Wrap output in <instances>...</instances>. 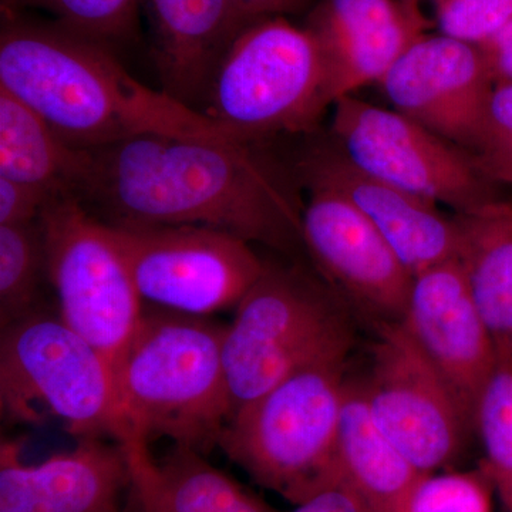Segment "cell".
<instances>
[{
	"label": "cell",
	"instance_id": "cell-21",
	"mask_svg": "<svg viewBox=\"0 0 512 512\" xmlns=\"http://www.w3.org/2000/svg\"><path fill=\"white\" fill-rule=\"evenodd\" d=\"M454 217L461 232L458 261L471 298L498 360L512 362V204L495 201Z\"/></svg>",
	"mask_w": 512,
	"mask_h": 512
},
{
	"label": "cell",
	"instance_id": "cell-22",
	"mask_svg": "<svg viewBox=\"0 0 512 512\" xmlns=\"http://www.w3.org/2000/svg\"><path fill=\"white\" fill-rule=\"evenodd\" d=\"M89 150L67 143L32 107L0 87V177L77 197Z\"/></svg>",
	"mask_w": 512,
	"mask_h": 512
},
{
	"label": "cell",
	"instance_id": "cell-32",
	"mask_svg": "<svg viewBox=\"0 0 512 512\" xmlns=\"http://www.w3.org/2000/svg\"><path fill=\"white\" fill-rule=\"evenodd\" d=\"M292 512H360L355 501L343 491H326L306 501V503L296 505Z\"/></svg>",
	"mask_w": 512,
	"mask_h": 512
},
{
	"label": "cell",
	"instance_id": "cell-17",
	"mask_svg": "<svg viewBox=\"0 0 512 512\" xmlns=\"http://www.w3.org/2000/svg\"><path fill=\"white\" fill-rule=\"evenodd\" d=\"M303 26L318 43L330 110L360 87L379 83L427 29L396 0H316Z\"/></svg>",
	"mask_w": 512,
	"mask_h": 512
},
{
	"label": "cell",
	"instance_id": "cell-13",
	"mask_svg": "<svg viewBox=\"0 0 512 512\" xmlns=\"http://www.w3.org/2000/svg\"><path fill=\"white\" fill-rule=\"evenodd\" d=\"M306 254L349 308L372 322H402L413 275L362 212L336 192L302 188Z\"/></svg>",
	"mask_w": 512,
	"mask_h": 512
},
{
	"label": "cell",
	"instance_id": "cell-28",
	"mask_svg": "<svg viewBox=\"0 0 512 512\" xmlns=\"http://www.w3.org/2000/svg\"><path fill=\"white\" fill-rule=\"evenodd\" d=\"M470 154L488 180L512 185V82L494 84Z\"/></svg>",
	"mask_w": 512,
	"mask_h": 512
},
{
	"label": "cell",
	"instance_id": "cell-2",
	"mask_svg": "<svg viewBox=\"0 0 512 512\" xmlns=\"http://www.w3.org/2000/svg\"><path fill=\"white\" fill-rule=\"evenodd\" d=\"M0 87L83 150L143 134L242 141L201 111L138 82L111 47L28 12L2 10Z\"/></svg>",
	"mask_w": 512,
	"mask_h": 512
},
{
	"label": "cell",
	"instance_id": "cell-10",
	"mask_svg": "<svg viewBox=\"0 0 512 512\" xmlns=\"http://www.w3.org/2000/svg\"><path fill=\"white\" fill-rule=\"evenodd\" d=\"M326 131L357 167L421 200L456 214L500 201L468 151L399 111L346 96L333 104Z\"/></svg>",
	"mask_w": 512,
	"mask_h": 512
},
{
	"label": "cell",
	"instance_id": "cell-8",
	"mask_svg": "<svg viewBox=\"0 0 512 512\" xmlns=\"http://www.w3.org/2000/svg\"><path fill=\"white\" fill-rule=\"evenodd\" d=\"M47 281L60 318L116 367L144 303L106 222L73 194L50 200L39 218Z\"/></svg>",
	"mask_w": 512,
	"mask_h": 512
},
{
	"label": "cell",
	"instance_id": "cell-7",
	"mask_svg": "<svg viewBox=\"0 0 512 512\" xmlns=\"http://www.w3.org/2000/svg\"><path fill=\"white\" fill-rule=\"evenodd\" d=\"M330 110L318 43L284 16L254 20L224 56L201 113L247 143L320 130Z\"/></svg>",
	"mask_w": 512,
	"mask_h": 512
},
{
	"label": "cell",
	"instance_id": "cell-5",
	"mask_svg": "<svg viewBox=\"0 0 512 512\" xmlns=\"http://www.w3.org/2000/svg\"><path fill=\"white\" fill-rule=\"evenodd\" d=\"M0 410L5 423L131 444L109 360L50 306L0 332Z\"/></svg>",
	"mask_w": 512,
	"mask_h": 512
},
{
	"label": "cell",
	"instance_id": "cell-27",
	"mask_svg": "<svg viewBox=\"0 0 512 512\" xmlns=\"http://www.w3.org/2000/svg\"><path fill=\"white\" fill-rule=\"evenodd\" d=\"M416 13L430 3L440 35L480 45L512 20V0H403Z\"/></svg>",
	"mask_w": 512,
	"mask_h": 512
},
{
	"label": "cell",
	"instance_id": "cell-3",
	"mask_svg": "<svg viewBox=\"0 0 512 512\" xmlns=\"http://www.w3.org/2000/svg\"><path fill=\"white\" fill-rule=\"evenodd\" d=\"M228 325L144 305L116 367L131 444L168 439L207 456L232 416L224 363Z\"/></svg>",
	"mask_w": 512,
	"mask_h": 512
},
{
	"label": "cell",
	"instance_id": "cell-1",
	"mask_svg": "<svg viewBox=\"0 0 512 512\" xmlns=\"http://www.w3.org/2000/svg\"><path fill=\"white\" fill-rule=\"evenodd\" d=\"M302 188L274 143L143 134L89 150L77 197L113 225H200L293 258Z\"/></svg>",
	"mask_w": 512,
	"mask_h": 512
},
{
	"label": "cell",
	"instance_id": "cell-14",
	"mask_svg": "<svg viewBox=\"0 0 512 512\" xmlns=\"http://www.w3.org/2000/svg\"><path fill=\"white\" fill-rule=\"evenodd\" d=\"M379 84L393 110L471 153L495 83L480 47L439 33L417 39Z\"/></svg>",
	"mask_w": 512,
	"mask_h": 512
},
{
	"label": "cell",
	"instance_id": "cell-23",
	"mask_svg": "<svg viewBox=\"0 0 512 512\" xmlns=\"http://www.w3.org/2000/svg\"><path fill=\"white\" fill-rule=\"evenodd\" d=\"M45 241L39 220L0 225V330L45 308Z\"/></svg>",
	"mask_w": 512,
	"mask_h": 512
},
{
	"label": "cell",
	"instance_id": "cell-24",
	"mask_svg": "<svg viewBox=\"0 0 512 512\" xmlns=\"http://www.w3.org/2000/svg\"><path fill=\"white\" fill-rule=\"evenodd\" d=\"M474 426L483 441L487 471L507 512H512V362L498 360L485 384Z\"/></svg>",
	"mask_w": 512,
	"mask_h": 512
},
{
	"label": "cell",
	"instance_id": "cell-15",
	"mask_svg": "<svg viewBox=\"0 0 512 512\" xmlns=\"http://www.w3.org/2000/svg\"><path fill=\"white\" fill-rule=\"evenodd\" d=\"M402 323L446 380L473 427L478 400L498 356L458 258L414 278Z\"/></svg>",
	"mask_w": 512,
	"mask_h": 512
},
{
	"label": "cell",
	"instance_id": "cell-4",
	"mask_svg": "<svg viewBox=\"0 0 512 512\" xmlns=\"http://www.w3.org/2000/svg\"><path fill=\"white\" fill-rule=\"evenodd\" d=\"M352 348L320 357L239 407L222 431L218 447L229 460L292 504L339 490L336 444Z\"/></svg>",
	"mask_w": 512,
	"mask_h": 512
},
{
	"label": "cell",
	"instance_id": "cell-6",
	"mask_svg": "<svg viewBox=\"0 0 512 512\" xmlns=\"http://www.w3.org/2000/svg\"><path fill=\"white\" fill-rule=\"evenodd\" d=\"M353 343L349 305L322 276L265 259L225 335L232 414L302 367Z\"/></svg>",
	"mask_w": 512,
	"mask_h": 512
},
{
	"label": "cell",
	"instance_id": "cell-26",
	"mask_svg": "<svg viewBox=\"0 0 512 512\" xmlns=\"http://www.w3.org/2000/svg\"><path fill=\"white\" fill-rule=\"evenodd\" d=\"M494 485L483 467L423 474L397 512H491Z\"/></svg>",
	"mask_w": 512,
	"mask_h": 512
},
{
	"label": "cell",
	"instance_id": "cell-11",
	"mask_svg": "<svg viewBox=\"0 0 512 512\" xmlns=\"http://www.w3.org/2000/svg\"><path fill=\"white\" fill-rule=\"evenodd\" d=\"M372 323V366L360 382L369 412L417 470L437 473L456 460L471 424L403 323Z\"/></svg>",
	"mask_w": 512,
	"mask_h": 512
},
{
	"label": "cell",
	"instance_id": "cell-31",
	"mask_svg": "<svg viewBox=\"0 0 512 512\" xmlns=\"http://www.w3.org/2000/svg\"><path fill=\"white\" fill-rule=\"evenodd\" d=\"M239 8L252 20L296 15L311 9L316 0H235Z\"/></svg>",
	"mask_w": 512,
	"mask_h": 512
},
{
	"label": "cell",
	"instance_id": "cell-9",
	"mask_svg": "<svg viewBox=\"0 0 512 512\" xmlns=\"http://www.w3.org/2000/svg\"><path fill=\"white\" fill-rule=\"evenodd\" d=\"M144 305L195 316L237 308L265 259L221 229L107 224Z\"/></svg>",
	"mask_w": 512,
	"mask_h": 512
},
{
	"label": "cell",
	"instance_id": "cell-20",
	"mask_svg": "<svg viewBox=\"0 0 512 512\" xmlns=\"http://www.w3.org/2000/svg\"><path fill=\"white\" fill-rule=\"evenodd\" d=\"M339 490L360 512H397L424 473L377 427L360 383L346 380L336 444Z\"/></svg>",
	"mask_w": 512,
	"mask_h": 512
},
{
	"label": "cell",
	"instance_id": "cell-30",
	"mask_svg": "<svg viewBox=\"0 0 512 512\" xmlns=\"http://www.w3.org/2000/svg\"><path fill=\"white\" fill-rule=\"evenodd\" d=\"M477 46L483 52L494 83L512 82V20Z\"/></svg>",
	"mask_w": 512,
	"mask_h": 512
},
{
	"label": "cell",
	"instance_id": "cell-16",
	"mask_svg": "<svg viewBox=\"0 0 512 512\" xmlns=\"http://www.w3.org/2000/svg\"><path fill=\"white\" fill-rule=\"evenodd\" d=\"M127 447L80 440L70 451L37 464L20 457L18 441L0 447V512H130Z\"/></svg>",
	"mask_w": 512,
	"mask_h": 512
},
{
	"label": "cell",
	"instance_id": "cell-12",
	"mask_svg": "<svg viewBox=\"0 0 512 512\" xmlns=\"http://www.w3.org/2000/svg\"><path fill=\"white\" fill-rule=\"evenodd\" d=\"M295 138L284 156L299 187L342 195L382 234L413 278L458 258L461 232L456 217H444L436 204L367 174L322 128Z\"/></svg>",
	"mask_w": 512,
	"mask_h": 512
},
{
	"label": "cell",
	"instance_id": "cell-25",
	"mask_svg": "<svg viewBox=\"0 0 512 512\" xmlns=\"http://www.w3.org/2000/svg\"><path fill=\"white\" fill-rule=\"evenodd\" d=\"M45 10L53 22L116 49L136 36L141 0H0V10Z\"/></svg>",
	"mask_w": 512,
	"mask_h": 512
},
{
	"label": "cell",
	"instance_id": "cell-19",
	"mask_svg": "<svg viewBox=\"0 0 512 512\" xmlns=\"http://www.w3.org/2000/svg\"><path fill=\"white\" fill-rule=\"evenodd\" d=\"M126 447L130 512H278L190 447L174 444L160 460L144 444Z\"/></svg>",
	"mask_w": 512,
	"mask_h": 512
},
{
	"label": "cell",
	"instance_id": "cell-29",
	"mask_svg": "<svg viewBox=\"0 0 512 512\" xmlns=\"http://www.w3.org/2000/svg\"><path fill=\"white\" fill-rule=\"evenodd\" d=\"M55 197L59 195L0 177V225L29 224L39 220L46 205Z\"/></svg>",
	"mask_w": 512,
	"mask_h": 512
},
{
	"label": "cell",
	"instance_id": "cell-18",
	"mask_svg": "<svg viewBox=\"0 0 512 512\" xmlns=\"http://www.w3.org/2000/svg\"><path fill=\"white\" fill-rule=\"evenodd\" d=\"M161 90L201 111L218 66L249 23L235 0H141Z\"/></svg>",
	"mask_w": 512,
	"mask_h": 512
}]
</instances>
